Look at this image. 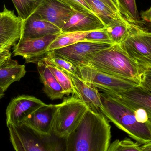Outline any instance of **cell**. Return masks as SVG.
I'll use <instances>...</instances> for the list:
<instances>
[{
  "label": "cell",
  "mask_w": 151,
  "mask_h": 151,
  "mask_svg": "<svg viewBox=\"0 0 151 151\" xmlns=\"http://www.w3.org/2000/svg\"><path fill=\"white\" fill-rule=\"evenodd\" d=\"M111 126L100 113L88 109L76 128L66 139V151H107Z\"/></svg>",
  "instance_id": "6da1fadb"
},
{
  "label": "cell",
  "mask_w": 151,
  "mask_h": 151,
  "mask_svg": "<svg viewBox=\"0 0 151 151\" xmlns=\"http://www.w3.org/2000/svg\"><path fill=\"white\" fill-rule=\"evenodd\" d=\"M89 66L137 85H141L145 72L135 61L127 55L119 44H113L98 52Z\"/></svg>",
  "instance_id": "7a4b0ae2"
},
{
  "label": "cell",
  "mask_w": 151,
  "mask_h": 151,
  "mask_svg": "<svg viewBox=\"0 0 151 151\" xmlns=\"http://www.w3.org/2000/svg\"><path fill=\"white\" fill-rule=\"evenodd\" d=\"M100 94L103 105L101 113L107 119L140 145L151 142V121L139 122L128 106L104 92Z\"/></svg>",
  "instance_id": "3957f363"
},
{
  "label": "cell",
  "mask_w": 151,
  "mask_h": 151,
  "mask_svg": "<svg viewBox=\"0 0 151 151\" xmlns=\"http://www.w3.org/2000/svg\"><path fill=\"white\" fill-rule=\"evenodd\" d=\"M16 151H66V139L41 134L24 123L7 126Z\"/></svg>",
  "instance_id": "277c9868"
},
{
  "label": "cell",
  "mask_w": 151,
  "mask_h": 151,
  "mask_svg": "<svg viewBox=\"0 0 151 151\" xmlns=\"http://www.w3.org/2000/svg\"><path fill=\"white\" fill-rule=\"evenodd\" d=\"M88 108L79 97L73 95L58 104L52 132L60 138H66L76 128Z\"/></svg>",
  "instance_id": "5b68a950"
},
{
  "label": "cell",
  "mask_w": 151,
  "mask_h": 151,
  "mask_svg": "<svg viewBox=\"0 0 151 151\" xmlns=\"http://www.w3.org/2000/svg\"><path fill=\"white\" fill-rule=\"evenodd\" d=\"M112 45L100 42L82 41L50 52L70 61L78 68L89 65L96 54Z\"/></svg>",
  "instance_id": "8992f818"
},
{
  "label": "cell",
  "mask_w": 151,
  "mask_h": 151,
  "mask_svg": "<svg viewBox=\"0 0 151 151\" xmlns=\"http://www.w3.org/2000/svg\"><path fill=\"white\" fill-rule=\"evenodd\" d=\"M119 44L127 55L136 62L151 54V32L140 24L130 22L129 35Z\"/></svg>",
  "instance_id": "52a82bcc"
},
{
  "label": "cell",
  "mask_w": 151,
  "mask_h": 151,
  "mask_svg": "<svg viewBox=\"0 0 151 151\" xmlns=\"http://www.w3.org/2000/svg\"><path fill=\"white\" fill-rule=\"evenodd\" d=\"M77 75L101 91L120 92L137 85L129 81L99 71L89 65L78 68Z\"/></svg>",
  "instance_id": "ba28073f"
},
{
  "label": "cell",
  "mask_w": 151,
  "mask_h": 151,
  "mask_svg": "<svg viewBox=\"0 0 151 151\" xmlns=\"http://www.w3.org/2000/svg\"><path fill=\"white\" fill-rule=\"evenodd\" d=\"M50 35L44 37L32 39H20L14 45V56H20L27 63H35L41 60L48 52V49L58 35Z\"/></svg>",
  "instance_id": "9c48e42d"
},
{
  "label": "cell",
  "mask_w": 151,
  "mask_h": 151,
  "mask_svg": "<svg viewBox=\"0 0 151 151\" xmlns=\"http://www.w3.org/2000/svg\"><path fill=\"white\" fill-rule=\"evenodd\" d=\"M46 104L37 98L28 95H22L13 98L6 109L7 126L24 123L29 115Z\"/></svg>",
  "instance_id": "30bf717a"
},
{
  "label": "cell",
  "mask_w": 151,
  "mask_h": 151,
  "mask_svg": "<svg viewBox=\"0 0 151 151\" xmlns=\"http://www.w3.org/2000/svg\"><path fill=\"white\" fill-rule=\"evenodd\" d=\"M102 91L129 108L144 109L151 121V91L142 85H136L130 89L120 92Z\"/></svg>",
  "instance_id": "8fae6325"
},
{
  "label": "cell",
  "mask_w": 151,
  "mask_h": 151,
  "mask_svg": "<svg viewBox=\"0 0 151 151\" xmlns=\"http://www.w3.org/2000/svg\"><path fill=\"white\" fill-rule=\"evenodd\" d=\"M74 10L59 0H45L35 13L42 19L62 29Z\"/></svg>",
  "instance_id": "7c38bea8"
},
{
  "label": "cell",
  "mask_w": 151,
  "mask_h": 151,
  "mask_svg": "<svg viewBox=\"0 0 151 151\" xmlns=\"http://www.w3.org/2000/svg\"><path fill=\"white\" fill-rule=\"evenodd\" d=\"M23 22L5 4L0 14V43L11 47L21 36Z\"/></svg>",
  "instance_id": "4fadbf2b"
},
{
  "label": "cell",
  "mask_w": 151,
  "mask_h": 151,
  "mask_svg": "<svg viewBox=\"0 0 151 151\" xmlns=\"http://www.w3.org/2000/svg\"><path fill=\"white\" fill-rule=\"evenodd\" d=\"M104 24L95 14L74 10L62 33L85 32L105 28Z\"/></svg>",
  "instance_id": "5bb4252c"
},
{
  "label": "cell",
  "mask_w": 151,
  "mask_h": 151,
  "mask_svg": "<svg viewBox=\"0 0 151 151\" xmlns=\"http://www.w3.org/2000/svg\"><path fill=\"white\" fill-rule=\"evenodd\" d=\"M66 73L71 79L76 96L84 103L88 109L95 112L102 113L103 105L97 88L83 81L77 74Z\"/></svg>",
  "instance_id": "9a60e30c"
},
{
  "label": "cell",
  "mask_w": 151,
  "mask_h": 151,
  "mask_svg": "<svg viewBox=\"0 0 151 151\" xmlns=\"http://www.w3.org/2000/svg\"><path fill=\"white\" fill-rule=\"evenodd\" d=\"M57 108L58 104H46L29 115L24 123L41 134L51 135Z\"/></svg>",
  "instance_id": "2e32d148"
},
{
  "label": "cell",
  "mask_w": 151,
  "mask_h": 151,
  "mask_svg": "<svg viewBox=\"0 0 151 151\" xmlns=\"http://www.w3.org/2000/svg\"><path fill=\"white\" fill-rule=\"evenodd\" d=\"M61 33L60 28L42 19L38 14L34 12L23 22L20 39L40 38Z\"/></svg>",
  "instance_id": "e0dca14e"
},
{
  "label": "cell",
  "mask_w": 151,
  "mask_h": 151,
  "mask_svg": "<svg viewBox=\"0 0 151 151\" xmlns=\"http://www.w3.org/2000/svg\"><path fill=\"white\" fill-rule=\"evenodd\" d=\"M37 64L40 79L44 86L43 90L45 94L52 100L63 98L65 95V93L49 69L43 58Z\"/></svg>",
  "instance_id": "ac0fdd59"
},
{
  "label": "cell",
  "mask_w": 151,
  "mask_h": 151,
  "mask_svg": "<svg viewBox=\"0 0 151 151\" xmlns=\"http://www.w3.org/2000/svg\"><path fill=\"white\" fill-rule=\"evenodd\" d=\"M26 73L25 65L11 58L9 59L0 66V88L4 92L12 83L19 81Z\"/></svg>",
  "instance_id": "d6986e66"
},
{
  "label": "cell",
  "mask_w": 151,
  "mask_h": 151,
  "mask_svg": "<svg viewBox=\"0 0 151 151\" xmlns=\"http://www.w3.org/2000/svg\"><path fill=\"white\" fill-rule=\"evenodd\" d=\"M106 29L113 44H120L129 35L130 22L122 16L106 27Z\"/></svg>",
  "instance_id": "ffe728a7"
},
{
  "label": "cell",
  "mask_w": 151,
  "mask_h": 151,
  "mask_svg": "<svg viewBox=\"0 0 151 151\" xmlns=\"http://www.w3.org/2000/svg\"><path fill=\"white\" fill-rule=\"evenodd\" d=\"M91 10L101 19L105 26L116 19L120 17L121 13L115 12L100 0H85Z\"/></svg>",
  "instance_id": "44dd1931"
},
{
  "label": "cell",
  "mask_w": 151,
  "mask_h": 151,
  "mask_svg": "<svg viewBox=\"0 0 151 151\" xmlns=\"http://www.w3.org/2000/svg\"><path fill=\"white\" fill-rule=\"evenodd\" d=\"M89 32L61 33L50 44L48 52L68 47L78 42L85 41V36Z\"/></svg>",
  "instance_id": "7402d4cb"
},
{
  "label": "cell",
  "mask_w": 151,
  "mask_h": 151,
  "mask_svg": "<svg viewBox=\"0 0 151 151\" xmlns=\"http://www.w3.org/2000/svg\"><path fill=\"white\" fill-rule=\"evenodd\" d=\"M48 67L55 76L60 86L63 88L65 95L73 94L76 96V91L70 76L64 71L59 69L55 65L43 58Z\"/></svg>",
  "instance_id": "603a6c76"
},
{
  "label": "cell",
  "mask_w": 151,
  "mask_h": 151,
  "mask_svg": "<svg viewBox=\"0 0 151 151\" xmlns=\"http://www.w3.org/2000/svg\"><path fill=\"white\" fill-rule=\"evenodd\" d=\"M45 0H12L18 17L24 22Z\"/></svg>",
  "instance_id": "cb8c5ba5"
},
{
  "label": "cell",
  "mask_w": 151,
  "mask_h": 151,
  "mask_svg": "<svg viewBox=\"0 0 151 151\" xmlns=\"http://www.w3.org/2000/svg\"><path fill=\"white\" fill-rule=\"evenodd\" d=\"M119 10L122 16L129 22L141 24L136 0H118Z\"/></svg>",
  "instance_id": "d4e9b609"
},
{
  "label": "cell",
  "mask_w": 151,
  "mask_h": 151,
  "mask_svg": "<svg viewBox=\"0 0 151 151\" xmlns=\"http://www.w3.org/2000/svg\"><path fill=\"white\" fill-rule=\"evenodd\" d=\"M44 58L65 72L77 74L78 68L66 59L58 56L51 52L46 53Z\"/></svg>",
  "instance_id": "484cf974"
},
{
  "label": "cell",
  "mask_w": 151,
  "mask_h": 151,
  "mask_svg": "<svg viewBox=\"0 0 151 151\" xmlns=\"http://www.w3.org/2000/svg\"><path fill=\"white\" fill-rule=\"evenodd\" d=\"M141 145L129 138L116 140L110 144L107 151H143Z\"/></svg>",
  "instance_id": "4316f807"
},
{
  "label": "cell",
  "mask_w": 151,
  "mask_h": 151,
  "mask_svg": "<svg viewBox=\"0 0 151 151\" xmlns=\"http://www.w3.org/2000/svg\"><path fill=\"white\" fill-rule=\"evenodd\" d=\"M85 41L113 45L105 28L89 32L85 36Z\"/></svg>",
  "instance_id": "83f0119b"
},
{
  "label": "cell",
  "mask_w": 151,
  "mask_h": 151,
  "mask_svg": "<svg viewBox=\"0 0 151 151\" xmlns=\"http://www.w3.org/2000/svg\"><path fill=\"white\" fill-rule=\"evenodd\" d=\"M75 11L95 14L85 0H59ZM96 15V14H95Z\"/></svg>",
  "instance_id": "f1b7e54d"
},
{
  "label": "cell",
  "mask_w": 151,
  "mask_h": 151,
  "mask_svg": "<svg viewBox=\"0 0 151 151\" xmlns=\"http://www.w3.org/2000/svg\"><path fill=\"white\" fill-rule=\"evenodd\" d=\"M133 110L137 120L141 123H145L151 121L146 112L142 108H130Z\"/></svg>",
  "instance_id": "f546056e"
},
{
  "label": "cell",
  "mask_w": 151,
  "mask_h": 151,
  "mask_svg": "<svg viewBox=\"0 0 151 151\" xmlns=\"http://www.w3.org/2000/svg\"><path fill=\"white\" fill-rule=\"evenodd\" d=\"M141 85L151 91V68L145 70Z\"/></svg>",
  "instance_id": "4dcf8cb0"
},
{
  "label": "cell",
  "mask_w": 151,
  "mask_h": 151,
  "mask_svg": "<svg viewBox=\"0 0 151 151\" xmlns=\"http://www.w3.org/2000/svg\"><path fill=\"white\" fill-rule=\"evenodd\" d=\"M137 63L144 70L151 68V54L146 57L137 60Z\"/></svg>",
  "instance_id": "1f68e13d"
},
{
  "label": "cell",
  "mask_w": 151,
  "mask_h": 151,
  "mask_svg": "<svg viewBox=\"0 0 151 151\" xmlns=\"http://www.w3.org/2000/svg\"><path fill=\"white\" fill-rule=\"evenodd\" d=\"M12 53L10 49H5L0 51V66L7 60L11 58Z\"/></svg>",
  "instance_id": "d6a6232c"
},
{
  "label": "cell",
  "mask_w": 151,
  "mask_h": 151,
  "mask_svg": "<svg viewBox=\"0 0 151 151\" xmlns=\"http://www.w3.org/2000/svg\"><path fill=\"white\" fill-rule=\"evenodd\" d=\"M141 18L143 21L149 22L151 24V7L147 10L142 12Z\"/></svg>",
  "instance_id": "836d02e7"
},
{
  "label": "cell",
  "mask_w": 151,
  "mask_h": 151,
  "mask_svg": "<svg viewBox=\"0 0 151 151\" xmlns=\"http://www.w3.org/2000/svg\"><path fill=\"white\" fill-rule=\"evenodd\" d=\"M100 1L103 2L105 4H106L114 11L118 13H120L119 9L116 7L115 4L111 0H100Z\"/></svg>",
  "instance_id": "e575fe53"
},
{
  "label": "cell",
  "mask_w": 151,
  "mask_h": 151,
  "mask_svg": "<svg viewBox=\"0 0 151 151\" xmlns=\"http://www.w3.org/2000/svg\"><path fill=\"white\" fill-rule=\"evenodd\" d=\"M142 148L144 151H151V142L144 145L142 146Z\"/></svg>",
  "instance_id": "d590c367"
},
{
  "label": "cell",
  "mask_w": 151,
  "mask_h": 151,
  "mask_svg": "<svg viewBox=\"0 0 151 151\" xmlns=\"http://www.w3.org/2000/svg\"><path fill=\"white\" fill-rule=\"evenodd\" d=\"M10 48H11L9 46L0 43V51L4 50L5 49H10Z\"/></svg>",
  "instance_id": "8d00e7d4"
},
{
  "label": "cell",
  "mask_w": 151,
  "mask_h": 151,
  "mask_svg": "<svg viewBox=\"0 0 151 151\" xmlns=\"http://www.w3.org/2000/svg\"><path fill=\"white\" fill-rule=\"evenodd\" d=\"M4 91L0 88V99L3 97L4 96Z\"/></svg>",
  "instance_id": "74e56055"
},
{
  "label": "cell",
  "mask_w": 151,
  "mask_h": 151,
  "mask_svg": "<svg viewBox=\"0 0 151 151\" xmlns=\"http://www.w3.org/2000/svg\"><path fill=\"white\" fill-rule=\"evenodd\" d=\"M115 4V5H116V7L118 8V9H119V4H118V0H111Z\"/></svg>",
  "instance_id": "f35d334b"
},
{
  "label": "cell",
  "mask_w": 151,
  "mask_h": 151,
  "mask_svg": "<svg viewBox=\"0 0 151 151\" xmlns=\"http://www.w3.org/2000/svg\"><path fill=\"white\" fill-rule=\"evenodd\" d=\"M0 14H1V12H0Z\"/></svg>",
  "instance_id": "ab89813d"
},
{
  "label": "cell",
  "mask_w": 151,
  "mask_h": 151,
  "mask_svg": "<svg viewBox=\"0 0 151 151\" xmlns=\"http://www.w3.org/2000/svg\"></svg>",
  "instance_id": "60d3db41"
}]
</instances>
